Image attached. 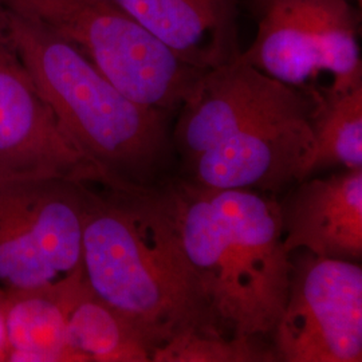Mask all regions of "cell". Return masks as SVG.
Listing matches in <instances>:
<instances>
[{
  "instance_id": "obj_1",
  "label": "cell",
  "mask_w": 362,
  "mask_h": 362,
  "mask_svg": "<svg viewBox=\"0 0 362 362\" xmlns=\"http://www.w3.org/2000/svg\"><path fill=\"white\" fill-rule=\"evenodd\" d=\"M82 266L91 291L155 350L187 332L223 333L184 252L161 184L149 189L89 185Z\"/></svg>"
},
{
  "instance_id": "obj_2",
  "label": "cell",
  "mask_w": 362,
  "mask_h": 362,
  "mask_svg": "<svg viewBox=\"0 0 362 362\" xmlns=\"http://www.w3.org/2000/svg\"><path fill=\"white\" fill-rule=\"evenodd\" d=\"M161 189L220 330L250 338L272 334L293 270L275 194L208 188L177 176Z\"/></svg>"
},
{
  "instance_id": "obj_3",
  "label": "cell",
  "mask_w": 362,
  "mask_h": 362,
  "mask_svg": "<svg viewBox=\"0 0 362 362\" xmlns=\"http://www.w3.org/2000/svg\"><path fill=\"white\" fill-rule=\"evenodd\" d=\"M0 28L66 137L98 170L100 187L149 189L173 176L170 115L130 100L37 22L0 10Z\"/></svg>"
},
{
  "instance_id": "obj_4",
  "label": "cell",
  "mask_w": 362,
  "mask_h": 362,
  "mask_svg": "<svg viewBox=\"0 0 362 362\" xmlns=\"http://www.w3.org/2000/svg\"><path fill=\"white\" fill-rule=\"evenodd\" d=\"M0 10L46 27L130 100L168 115L180 109L206 73L169 52L118 0H0Z\"/></svg>"
},
{
  "instance_id": "obj_5",
  "label": "cell",
  "mask_w": 362,
  "mask_h": 362,
  "mask_svg": "<svg viewBox=\"0 0 362 362\" xmlns=\"http://www.w3.org/2000/svg\"><path fill=\"white\" fill-rule=\"evenodd\" d=\"M89 185L64 179H0L3 288L55 282L82 264Z\"/></svg>"
},
{
  "instance_id": "obj_6",
  "label": "cell",
  "mask_w": 362,
  "mask_h": 362,
  "mask_svg": "<svg viewBox=\"0 0 362 362\" xmlns=\"http://www.w3.org/2000/svg\"><path fill=\"white\" fill-rule=\"evenodd\" d=\"M357 13L348 0H259L257 34L243 59L286 85L310 89L362 76Z\"/></svg>"
},
{
  "instance_id": "obj_7",
  "label": "cell",
  "mask_w": 362,
  "mask_h": 362,
  "mask_svg": "<svg viewBox=\"0 0 362 362\" xmlns=\"http://www.w3.org/2000/svg\"><path fill=\"white\" fill-rule=\"evenodd\" d=\"M272 336L279 361L361 362V263L310 252L293 262Z\"/></svg>"
},
{
  "instance_id": "obj_8",
  "label": "cell",
  "mask_w": 362,
  "mask_h": 362,
  "mask_svg": "<svg viewBox=\"0 0 362 362\" xmlns=\"http://www.w3.org/2000/svg\"><path fill=\"white\" fill-rule=\"evenodd\" d=\"M310 89H299L262 73L242 52L206 71L181 105L172 143L179 167L216 144L260 121L310 113Z\"/></svg>"
},
{
  "instance_id": "obj_9",
  "label": "cell",
  "mask_w": 362,
  "mask_h": 362,
  "mask_svg": "<svg viewBox=\"0 0 362 362\" xmlns=\"http://www.w3.org/2000/svg\"><path fill=\"white\" fill-rule=\"evenodd\" d=\"M311 112L250 125L196 156L177 177L208 188L276 196L313 175Z\"/></svg>"
},
{
  "instance_id": "obj_10",
  "label": "cell",
  "mask_w": 362,
  "mask_h": 362,
  "mask_svg": "<svg viewBox=\"0 0 362 362\" xmlns=\"http://www.w3.org/2000/svg\"><path fill=\"white\" fill-rule=\"evenodd\" d=\"M0 179H64L101 185L70 143L16 55L0 64Z\"/></svg>"
},
{
  "instance_id": "obj_11",
  "label": "cell",
  "mask_w": 362,
  "mask_h": 362,
  "mask_svg": "<svg viewBox=\"0 0 362 362\" xmlns=\"http://www.w3.org/2000/svg\"><path fill=\"white\" fill-rule=\"evenodd\" d=\"M279 206L287 254L361 263L362 168L299 181Z\"/></svg>"
},
{
  "instance_id": "obj_12",
  "label": "cell",
  "mask_w": 362,
  "mask_h": 362,
  "mask_svg": "<svg viewBox=\"0 0 362 362\" xmlns=\"http://www.w3.org/2000/svg\"><path fill=\"white\" fill-rule=\"evenodd\" d=\"M180 61L199 70L240 55L239 0H118Z\"/></svg>"
},
{
  "instance_id": "obj_13",
  "label": "cell",
  "mask_w": 362,
  "mask_h": 362,
  "mask_svg": "<svg viewBox=\"0 0 362 362\" xmlns=\"http://www.w3.org/2000/svg\"><path fill=\"white\" fill-rule=\"evenodd\" d=\"M88 286L83 266L65 278L6 288V362H86L69 338V317Z\"/></svg>"
},
{
  "instance_id": "obj_14",
  "label": "cell",
  "mask_w": 362,
  "mask_h": 362,
  "mask_svg": "<svg viewBox=\"0 0 362 362\" xmlns=\"http://www.w3.org/2000/svg\"><path fill=\"white\" fill-rule=\"evenodd\" d=\"M313 173L341 165L362 168V76L310 88Z\"/></svg>"
},
{
  "instance_id": "obj_15",
  "label": "cell",
  "mask_w": 362,
  "mask_h": 362,
  "mask_svg": "<svg viewBox=\"0 0 362 362\" xmlns=\"http://www.w3.org/2000/svg\"><path fill=\"white\" fill-rule=\"evenodd\" d=\"M69 338L86 362H151L155 350L129 320L97 297L89 285L70 313Z\"/></svg>"
},
{
  "instance_id": "obj_16",
  "label": "cell",
  "mask_w": 362,
  "mask_h": 362,
  "mask_svg": "<svg viewBox=\"0 0 362 362\" xmlns=\"http://www.w3.org/2000/svg\"><path fill=\"white\" fill-rule=\"evenodd\" d=\"M153 362H274V348L260 338L224 336L220 332H187L170 338L152 354Z\"/></svg>"
},
{
  "instance_id": "obj_17",
  "label": "cell",
  "mask_w": 362,
  "mask_h": 362,
  "mask_svg": "<svg viewBox=\"0 0 362 362\" xmlns=\"http://www.w3.org/2000/svg\"><path fill=\"white\" fill-rule=\"evenodd\" d=\"M4 298H6V288L0 286V362H6V357H7L6 327H4Z\"/></svg>"
},
{
  "instance_id": "obj_18",
  "label": "cell",
  "mask_w": 362,
  "mask_h": 362,
  "mask_svg": "<svg viewBox=\"0 0 362 362\" xmlns=\"http://www.w3.org/2000/svg\"><path fill=\"white\" fill-rule=\"evenodd\" d=\"M13 57H15V54H13V50H11V47H10L8 42H7V39H6L3 31H1V28H0V64L13 59Z\"/></svg>"
},
{
  "instance_id": "obj_19",
  "label": "cell",
  "mask_w": 362,
  "mask_h": 362,
  "mask_svg": "<svg viewBox=\"0 0 362 362\" xmlns=\"http://www.w3.org/2000/svg\"><path fill=\"white\" fill-rule=\"evenodd\" d=\"M357 3H358V8L361 10V0H357Z\"/></svg>"
}]
</instances>
